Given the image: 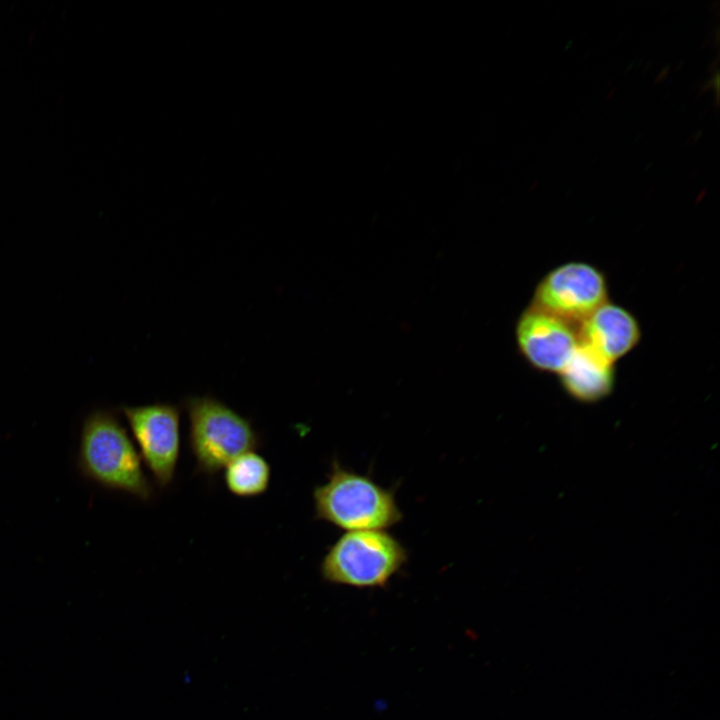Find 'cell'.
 <instances>
[{"label":"cell","instance_id":"1","mask_svg":"<svg viewBox=\"0 0 720 720\" xmlns=\"http://www.w3.org/2000/svg\"><path fill=\"white\" fill-rule=\"evenodd\" d=\"M77 465L87 479L104 488L147 501L153 487L125 427L109 410L92 411L84 420Z\"/></svg>","mask_w":720,"mask_h":720},{"label":"cell","instance_id":"2","mask_svg":"<svg viewBox=\"0 0 720 720\" xmlns=\"http://www.w3.org/2000/svg\"><path fill=\"white\" fill-rule=\"evenodd\" d=\"M315 516L349 531L383 530L397 524L402 513L394 492L367 475L334 461L328 481L313 491Z\"/></svg>","mask_w":720,"mask_h":720},{"label":"cell","instance_id":"3","mask_svg":"<svg viewBox=\"0 0 720 720\" xmlns=\"http://www.w3.org/2000/svg\"><path fill=\"white\" fill-rule=\"evenodd\" d=\"M184 407L189 419V446L200 473L215 475L261 444L250 420L214 397L190 396L184 400Z\"/></svg>","mask_w":720,"mask_h":720},{"label":"cell","instance_id":"4","mask_svg":"<svg viewBox=\"0 0 720 720\" xmlns=\"http://www.w3.org/2000/svg\"><path fill=\"white\" fill-rule=\"evenodd\" d=\"M406 561V549L389 533L349 531L329 547L320 571L332 584L375 588L385 586Z\"/></svg>","mask_w":720,"mask_h":720},{"label":"cell","instance_id":"5","mask_svg":"<svg viewBox=\"0 0 720 720\" xmlns=\"http://www.w3.org/2000/svg\"><path fill=\"white\" fill-rule=\"evenodd\" d=\"M607 301L604 274L591 264L568 262L540 280L530 305L576 325Z\"/></svg>","mask_w":720,"mask_h":720},{"label":"cell","instance_id":"6","mask_svg":"<svg viewBox=\"0 0 720 720\" xmlns=\"http://www.w3.org/2000/svg\"><path fill=\"white\" fill-rule=\"evenodd\" d=\"M141 459L161 488L175 476L180 455V409L171 403L122 407Z\"/></svg>","mask_w":720,"mask_h":720},{"label":"cell","instance_id":"7","mask_svg":"<svg viewBox=\"0 0 720 720\" xmlns=\"http://www.w3.org/2000/svg\"><path fill=\"white\" fill-rule=\"evenodd\" d=\"M576 325L529 305L515 326L521 355L535 369L558 374L579 345Z\"/></svg>","mask_w":720,"mask_h":720},{"label":"cell","instance_id":"8","mask_svg":"<svg viewBox=\"0 0 720 720\" xmlns=\"http://www.w3.org/2000/svg\"><path fill=\"white\" fill-rule=\"evenodd\" d=\"M577 331L579 343L613 364L633 350L641 338L633 314L609 301L579 323Z\"/></svg>","mask_w":720,"mask_h":720},{"label":"cell","instance_id":"9","mask_svg":"<svg viewBox=\"0 0 720 720\" xmlns=\"http://www.w3.org/2000/svg\"><path fill=\"white\" fill-rule=\"evenodd\" d=\"M557 375L567 394L583 403L607 397L615 383L614 364L581 343Z\"/></svg>","mask_w":720,"mask_h":720},{"label":"cell","instance_id":"10","mask_svg":"<svg viewBox=\"0 0 720 720\" xmlns=\"http://www.w3.org/2000/svg\"><path fill=\"white\" fill-rule=\"evenodd\" d=\"M270 478L269 463L255 451L239 455L225 467V485L238 497L248 498L263 494L269 487Z\"/></svg>","mask_w":720,"mask_h":720}]
</instances>
